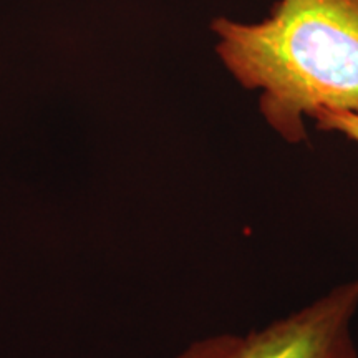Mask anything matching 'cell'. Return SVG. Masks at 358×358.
<instances>
[{"instance_id": "2", "label": "cell", "mask_w": 358, "mask_h": 358, "mask_svg": "<svg viewBox=\"0 0 358 358\" xmlns=\"http://www.w3.org/2000/svg\"><path fill=\"white\" fill-rule=\"evenodd\" d=\"M357 312L358 277L262 329L203 338L178 358H358Z\"/></svg>"}, {"instance_id": "1", "label": "cell", "mask_w": 358, "mask_h": 358, "mask_svg": "<svg viewBox=\"0 0 358 358\" xmlns=\"http://www.w3.org/2000/svg\"><path fill=\"white\" fill-rule=\"evenodd\" d=\"M217 55L256 90L259 110L287 143L307 140L319 111L358 113V0H277L257 24L217 19Z\"/></svg>"}, {"instance_id": "3", "label": "cell", "mask_w": 358, "mask_h": 358, "mask_svg": "<svg viewBox=\"0 0 358 358\" xmlns=\"http://www.w3.org/2000/svg\"><path fill=\"white\" fill-rule=\"evenodd\" d=\"M317 128L327 133H338L358 146V113L350 111H319L313 116Z\"/></svg>"}]
</instances>
